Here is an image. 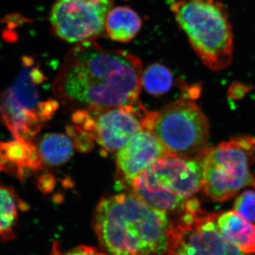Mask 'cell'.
Listing matches in <instances>:
<instances>
[{
    "label": "cell",
    "mask_w": 255,
    "mask_h": 255,
    "mask_svg": "<svg viewBox=\"0 0 255 255\" xmlns=\"http://www.w3.org/2000/svg\"><path fill=\"white\" fill-rule=\"evenodd\" d=\"M141 60L95 41L78 43L64 58L53 92L73 112L135 105L142 86Z\"/></svg>",
    "instance_id": "6da1fadb"
},
{
    "label": "cell",
    "mask_w": 255,
    "mask_h": 255,
    "mask_svg": "<svg viewBox=\"0 0 255 255\" xmlns=\"http://www.w3.org/2000/svg\"><path fill=\"white\" fill-rule=\"evenodd\" d=\"M170 221L130 193L101 199L92 226L101 248L109 255H164Z\"/></svg>",
    "instance_id": "7a4b0ae2"
},
{
    "label": "cell",
    "mask_w": 255,
    "mask_h": 255,
    "mask_svg": "<svg viewBox=\"0 0 255 255\" xmlns=\"http://www.w3.org/2000/svg\"><path fill=\"white\" fill-rule=\"evenodd\" d=\"M193 50L210 70L227 68L233 60V33L221 0H177L171 5Z\"/></svg>",
    "instance_id": "3957f363"
},
{
    "label": "cell",
    "mask_w": 255,
    "mask_h": 255,
    "mask_svg": "<svg viewBox=\"0 0 255 255\" xmlns=\"http://www.w3.org/2000/svg\"><path fill=\"white\" fill-rule=\"evenodd\" d=\"M200 157L168 156L156 161L135 178L126 191L153 209L169 214L203 189Z\"/></svg>",
    "instance_id": "277c9868"
},
{
    "label": "cell",
    "mask_w": 255,
    "mask_h": 255,
    "mask_svg": "<svg viewBox=\"0 0 255 255\" xmlns=\"http://www.w3.org/2000/svg\"><path fill=\"white\" fill-rule=\"evenodd\" d=\"M45 80L33 58L25 57L17 78L1 94L0 119L14 138L33 140L58 110V100H41L40 86Z\"/></svg>",
    "instance_id": "5b68a950"
},
{
    "label": "cell",
    "mask_w": 255,
    "mask_h": 255,
    "mask_svg": "<svg viewBox=\"0 0 255 255\" xmlns=\"http://www.w3.org/2000/svg\"><path fill=\"white\" fill-rule=\"evenodd\" d=\"M203 167V190L214 200L232 199L243 188H255L251 167L255 162V137H232L199 155Z\"/></svg>",
    "instance_id": "8992f818"
},
{
    "label": "cell",
    "mask_w": 255,
    "mask_h": 255,
    "mask_svg": "<svg viewBox=\"0 0 255 255\" xmlns=\"http://www.w3.org/2000/svg\"><path fill=\"white\" fill-rule=\"evenodd\" d=\"M144 129L158 137L169 153L195 157L207 147L209 120L191 97H182L158 112H147Z\"/></svg>",
    "instance_id": "52a82bcc"
},
{
    "label": "cell",
    "mask_w": 255,
    "mask_h": 255,
    "mask_svg": "<svg viewBox=\"0 0 255 255\" xmlns=\"http://www.w3.org/2000/svg\"><path fill=\"white\" fill-rule=\"evenodd\" d=\"M170 221L164 255H255L243 253L228 241L217 226L219 214L201 209L189 198Z\"/></svg>",
    "instance_id": "ba28073f"
},
{
    "label": "cell",
    "mask_w": 255,
    "mask_h": 255,
    "mask_svg": "<svg viewBox=\"0 0 255 255\" xmlns=\"http://www.w3.org/2000/svg\"><path fill=\"white\" fill-rule=\"evenodd\" d=\"M147 111L137 102L132 106L74 112V130L95 140L102 153H117L144 129Z\"/></svg>",
    "instance_id": "9c48e42d"
},
{
    "label": "cell",
    "mask_w": 255,
    "mask_h": 255,
    "mask_svg": "<svg viewBox=\"0 0 255 255\" xmlns=\"http://www.w3.org/2000/svg\"><path fill=\"white\" fill-rule=\"evenodd\" d=\"M114 0H56L50 14L53 33L70 43L94 41L105 33Z\"/></svg>",
    "instance_id": "30bf717a"
},
{
    "label": "cell",
    "mask_w": 255,
    "mask_h": 255,
    "mask_svg": "<svg viewBox=\"0 0 255 255\" xmlns=\"http://www.w3.org/2000/svg\"><path fill=\"white\" fill-rule=\"evenodd\" d=\"M168 156L172 155L158 137L150 130L143 129L117 152V187L119 190H127L130 183L151 164Z\"/></svg>",
    "instance_id": "8fae6325"
},
{
    "label": "cell",
    "mask_w": 255,
    "mask_h": 255,
    "mask_svg": "<svg viewBox=\"0 0 255 255\" xmlns=\"http://www.w3.org/2000/svg\"><path fill=\"white\" fill-rule=\"evenodd\" d=\"M43 164L33 140L0 141V172L23 181L32 172L41 170Z\"/></svg>",
    "instance_id": "7c38bea8"
},
{
    "label": "cell",
    "mask_w": 255,
    "mask_h": 255,
    "mask_svg": "<svg viewBox=\"0 0 255 255\" xmlns=\"http://www.w3.org/2000/svg\"><path fill=\"white\" fill-rule=\"evenodd\" d=\"M217 226L228 241L247 254H255V224L243 219L233 210L219 215Z\"/></svg>",
    "instance_id": "4fadbf2b"
},
{
    "label": "cell",
    "mask_w": 255,
    "mask_h": 255,
    "mask_svg": "<svg viewBox=\"0 0 255 255\" xmlns=\"http://www.w3.org/2000/svg\"><path fill=\"white\" fill-rule=\"evenodd\" d=\"M142 21L137 12L129 6L112 8L105 22V32L112 41L128 43L141 29Z\"/></svg>",
    "instance_id": "5bb4252c"
},
{
    "label": "cell",
    "mask_w": 255,
    "mask_h": 255,
    "mask_svg": "<svg viewBox=\"0 0 255 255\" xmlns=\"http://www.w3.org/2000/svg\"><path fill=\"white\" fill-rule=\"evenodd\" d=\"M26 204L16 195L13 188L0 183V241L9 242L16 238L15 228L19 211Z\"/></svg>",
    "instance_id": "9a60e30c"
},
{
    "label": "cell",
    "mask_w": 255,
    "mask_h": 255,
    "mask_svg": "<svg viewBox=\"0 0 255 255\" xmlns=\"http://www.w3.org/2000/svg\"><path fill=\"white\" fill-rule=\"evenodd\" d=\"M38 148L45 164L59 166L71 158L75 147L68 135L52 132L42 137Z\"/></svg>",
    "instance_id": "2e32d148"
},
{
    "label": "cell",
    "mask_w": 255,
    "mask_h": 255,
    "mask_svg": "<svg viewBox=\"0 0 255 255\" xmlns=\"http://www.w3.org/2000/svg\"><path fill=\"white\" fill-rule=\"evenodd\" d=\"M173 82V74L161 63L151 64L142 74V85L152 95L167 93L172 88Z\"/></svg>",
    "instance_id": "e0dca14e"
},
{
    "label": "cell",
    "mask_w": 255,
    "mask_h": 255,
    "mask_svg": "<svg viewBox=\"0 0 255 255\" xmlns=\"http://www.w3.org/2000/svg\"><path fill=\"white\" fill-rule=\"evenodd\" d=\"M233 209L243 219L255 223V190L245 191L238 196Z\"/></svg>",
    "instance_id": "ac0fdd59"
},
{
    "label": "cell",
    "mask_w": 255,
    "mask_h": 255,
    "mask_svg": "<svg viewBox=\"0 0 255 255\" xmlns=\"http://www.w3.org/2000/svg\"><path fill=\"white\" fill-rule=\"evenodd\" d=\"M50 255H109L103 250H99L93 247L79 246L67 251H62L58 242H55L52 247Z\"/></svg>",
    "instance_id": "d6986e66"
}]
</instances>
